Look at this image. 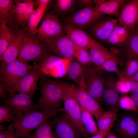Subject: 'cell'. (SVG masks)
I'll return each mask as SVG.
<instances>
[{"instance_id": "obj_32", "label": "cell", "mask_w": 138, "mask_h": 138, "mask_svg": "<svg viewBox=\"0 0 138 138\" xmlns=\"http://www.w3.org/2000/svg\"><path fill=\"white\" fill-rule=\"evenodd\" d=\"M80 108L82 123L87 132L89 136L96 134L99 130L93 115L83 108L81 107Z\"/></svg>"}, {"instance_id": "obj_19", "label": "cell", "mask_w": 138, "mask_h": 138, "mask_svg": "<svg viewBox=\"0 0 138 138\" xmlns=\"http://www.w3.org/2000/svg\"><path fill=\"white\" fill-rule=\"evenodd\" d=\"M65 33L76 47L89 48L94 39L84 30L65 24L63 26Z\"/></svg>"}, {"instance_id": "obj_11", "label": "cell", "mask_w": 138, "mask_h": 138, "mask_svg": "<svg viewBox=\"0 0 138 138\" xmlns=\"http://www.w3.org/2000/svg\"><path fill=\"white\" fill-rule=\"evenodd\" d=\"M63 102L67 117L78 129L85 138H89L82 123L80 107L74 98L64 90Z\"/></svg>"}, {"instance_id": "obj_20", "label": "cell", "mask_w": 138, "mask_h": 138, "mask_svg": "<svg viewBox=\"0 0 138 138\" xmlns=\"http://www.w3.org/2000/svg\"><path fill=\"white\" fill-rule=\"evenodd\" d=\"M117 132L121 138H136L138 136V126L135 120L128 114H125L118 120Z\"/></svg>"}, {"instance_id": "obj_34", "label": "cell", "mask_w": 138, "mask_h": 138, "mask_svg": "<svg viewBox=\"0 0 138 138\" xmlns=\"http://www.w3.org/2000/svg\"><path fill=\"white\" fill-rule=\"evenodd\" d=\"M120 63H121V61L116 57L107 60L100 66L96 67L99 71L102 70L108 72H115L118 75L120 79H121L122 75L117 65Z\"/></svg>"}, {"instance_id": "obj_9", "label": "cell", "mask_w": 138, "mask_h": 138, "mask_svg": "<svg viewBox=\"0 0 138 138\" xmlns=\"http://www.w3.org/2000/svg\"><path fill=\"white\" fill-rule=\"evenodd\" d=\"M91 5L83 8L67 18L65 24L84 30L105 15Z\"/></svg>"}, {"instance_id": "obj_37", "label": "cell", "mask_w": 138, "mask_h": 138, "mask_svg": "<svg viewBox=\"0 0 138 138\" xmlns=\"http://www.w3.org/2000/svg\"><path fill=\"white\" fill-rule=\"evenodd\" d=\"M15 117V115L11 111L7 106L3 105L0 106V124L7 121L10 122L13 121Z\"/></svg>"}, {"instance_id": "obj_44", "label": "cell", "mask_w": 138, "mask_h": 138, "mask_svg": "<svg viewBox=\"0 0 138 138\" xmlns=\"http://www.w3.org/2000/svg\"><path fill=\"white\" fill-rule=\"evenodd\" d=\"M125 79L133 80L138 82V71L132 76Z\"/></svg>"}, {"instance_id": "obj_28", "label": "cell", "mask_w": 138, "mask_h": 138, "mask_svg": "<svg viewBox=\"0 0 138 138\" xmlns=\"http://www.w3.org/2000/svg\"><path fill=\"white\" fill-rule=\"evenodd\" d=\"M17 32L3 23H0V56L16 38Z\"/></svg>"}, {"instance_id": "obj_15", "label": "cell", "mask_w": 138, "mask_h": 138, "mask_svg": "<svg viewBox=\"0 0 138 138\" xmlns=\"http://www.w3.org/2000/svg\"><path fill=\"white\" fill-rule=\"evenodd\" d=\"M53 136L59 138H85L66 114L55 118Z\"/></svg>"}, {"instance_id": "obj_4", "label": "cell", "mask_w": 138, "mask_h": 138, "mask_svg": "<svg viewBox=\"0 0 138 138\" xmlns=\"http://www.w3.org/2000/svg\"><path fill=\"white\" fill-rule=\"evenodd\" d=\"M51 52L47 44L39 41L36 35L26 33L23 39L17 59L28 63L39 62Z\"/></svg>"}, {"instance_id": "obj_48", "label": "cell", "mask_w": 138, "mask_h": 138, "mask_svg": "<svg viewBox=\"0 0 138 138\" xmlns=\"http://www.w3.org/2000/svg\"><path fill=\"white\" fill-rule=\"evenodd\" d=\"M50 138H55V137H53V136H52V137H50Z\"/></svg>"}, {"instance_id": "obj_33", "label": "cell", "mask_w": 138, "mask_h": 138, "mask_svg": "<svg viewBox=\"0 0 138 138\" xmlns=\"http://www.w3.org/2000/svg\"><path fill=\"white\" fill-rule=\"evenodd\" d=\"M77 1L74 0H57L54 1V12L59 16L69 13L73 9Z\"/></svg>"}, {"instance_id": "obj_21", "label": "cell", "mask_w": 138, "mask_h": 138, "mask_svg": "<svg viewBox=\"0 0 138 138\" xmlns=\"http://www.w3.org/2000/svg\"><path fill=\"white\" fill-rule=\"evenodd\" d=\"M52 1L36 0L34 9L30 17L26 34L30 35H36L38 26L42 19L48 7Z\"/></svg>"}, {"instance_id": "obj_22", "label": "cell", "mask_w": 138, "mask_h": 138, "mask_svg": "<svg viewBox=\"0 0 138 138\" xmlns=\"http://www.w3.org/2000/svg\"><path fill=\"white\" fill-rule=\"evenodd\" d=\"M88 67L80 63L73 57L69 65L66 75L67 78L75 82L78 87L85 90V79Z\"/></svg>"}, {"instance_id": "obj_13", "label": "cell", "mask_w": 138, "mask_h": 138, "mask_svg": "<svg viewBox=\"0 0 138 138\" xmlns=\"http://www.w3.org/2000/svg\"><path fill=\"white\" fill-rule=\"evenodd\" d=\"M42 73L36 67L8 90L7 95L18 92L28 94H35L38 89L37 83L43 76Z\"/></svg>"}, {"instance_id": "obj_3", "label": "cell", "mask_w": 138, "mask_h": 138, "mask_svg": "<svg viewBox=\"0 0 138 138\" xmlns=\"http://www.w3.org/2000/svg\"><path fill=\"white\" fill-rule=\"evenodd\" d=\"M0 87L7 95L8 89L36 66L17 59L12 62L1 64Z\"/></svg>"}, {"instance_id": "obj_46", "label": "cell", "mask_w": 138, "mask_h": 138, "mask_svg": "<svg viewBox=\"0 0 138 138\" xmlns=\"http://www.w3.org/2000/svg\"><path fill=\"white\" fill-rule=\"evenodd\" d=\"M8 138H20L15 130Z\"/></svg>"}, {"instance_id": "obj_7", "label": "cell", "mask_w": 138, "mask_h": 138, "mask_svg": "<svg viewBox=\"0 0 138 138\" xmlns=\"http://www.w3.org/2000/svg\"><path fill=\"white\" fill-rule=\"evenodd\" d=\"M63 85L64 90L74 98L80 107L91 113L97 121L104 111L99 103L83 89L63 82Z\"/></svg>"}, {"instance_id": "obj_30", "label": "cell", "mask_w": 138, "mask_h": 138, "mask_svg": "<svg viewBox=\"0 0 138 138\" xmlns=\"http://www.w3.org/2000/svg\"><path fill=\"white\" fill-rule=\"evenodd\" d=\"M119 98L117 92L114 88H110L105 89L102 100L108 110L118 111Z\"/></svg>"}, {"instance_id": "obj_18", "label": "cell", "mask_w": 138, "mask_h": 138, "mask_svg": "<svg viewBox=\"0 0 138 138\" xmlns=\"http://www.w3.org/2000/svg\"><path fill=\"white\" fill-rule=\"evenodd\" d=\"M27 28L19 29L15 39L8 46L0 56L1 64L9 63L17 59L23 39L27 33Z\"/></svg>"}, {"instance_id": "obj_2", "label": "cell", "mask_w": 138, "mask_h": 138, "mask_svg": "<svg viewBox=\"0 0 138 138\" xmlns=\"http://www.w3.org/2000/svg\"><path fill=\"white\" fill-rule=\"evenodd\" d=\"M61 111H36L26 114H19L15 116L11 123L20 138H26L33 130L37 128L50 117H56Z\"/></svg>"}, {"instance_id": "obj_14", "label": "cell", "mask_w": 138, "mask_h": 138, "mask_svg": "<svg viewBox=\"0 0 138 138\" xmlns=\"http://www.w3.org/2000/svg\"><path fill=\"white\" fill-rule=\"evenodd\" d=\"M118 23L131 33L134 31L138 22V0L126 1L122 7Z\"/></svg>"}, {"instance_id": "obj_27", "label": "cell", "mask_w": 138, "mask_h": 138, "mask_svg": "<svg viewBox=\"0 0 138 138\" xmlns=\"http://www.w3.org/2000/svg\"><path fill=\"white\" fill-rule=\"evenodd\" d=\"M15 9L14 0H0V23H5L13 29Z\"/></svg>"}, {"instance_id": "obj_5", "label": "cell", "mask_w": 138, "mask_h": 138, "mask_svg": "<svg viewBox=\"0 0 138 138\" xmlns=\"http://www.w3.org/2000/svg\"><path fill=\"white\" fill-rule=\"evenodd\" d=\"M42 19L36 33L39 41L46 43L64 35L63 26L60 22L59 17L53 11L47 13Z\"/></svg>"}, {"instance_id": "obj_8", "label": "cell", "mask_w": 138, "mask_h": 138, "mask_svg": "<svg viewBox=\"0 0 138 138\" xmlns=\"http://www.w3.org/2000/svg\"><path fill=\"white\" fill-rule=\"evenodd\" d=\"M34 95L22 93H9L3 100L2 103L9 107L15 116L31 112L36 111L33 99Z\"/></svg>"}, {"instance_id": "obj_42", "label": "cell", "mask_w": 138, "mask_h": 138, "mask_svg": "<svg viewBox=\"0 0 138 138\" xmlns=\"http://www.w3.org/2000/svg\"><path fill=\"white\" fill-rule=\"evenodd\" d=\"M77 1V3L80 6L83 7V8L91 5L93 3L92 1L90 0H80Z\"/></svg>"}, {"instance_id": "obj_41", "label": "cell", "mask_w": 138, "mask_h": 138, "mask_svg": "<svg viewBox=\"0 0 138 138\" xmlns=\"http://www.w3.org/2000/svg\"><path fill=\"white\" fill-rule=\"evenodd\" d=\"M130 97L132 104L138 111V93H132Z\"/></svg>"}, {"instance_id": "obj_49", "label": "cell", "mask_w": 138, "mask_h": 138, "mask_svg": "<svg viewBox=\"0 0 138 138\" xmlns=\"http://www.w3.org/2000/svg\"><path fill=\"white\" fill-rule=\"evenodd\" d=\"M137 26L138 27V22L137 24Z\"/></svg>"}, {"instance_id": "obj_40", "label": "cell", "mask_w": 138, "mask_h": 138, "mask_svg": "<svg viewBox=\"0 0 138 138\" xmlns=\"http://www.w3.org/2000/svg\"><path fill=\"white\" fill-rule=\"evenodd\" d=\"M127 80L129 85L130 92L138 93V82L133 80Z\"/></svg>"}, {"instance_id": "obj_16", "label": "cell", "mask_w": 138, "mask_h": 138, "mask_svg": "<svg viewBox=\"0 0 138 138\" xmlns=\"http://www.w3.org/2000/svg\"><path fill=\"white\" fill-rule=\"evenodd\" d=\"M46 43L55 55L66 58H73L77 47L66 35L60 37Z\"/></svg>"}, {"instance_id": "obj_26", "label": "cell", "mask_w": 138, "mask_h": 138, "mask_svg": "<svg viewBox=\"0 0 138 138\" xmlns=\"http://www.w3.org/2000/svg\"><path fill=\"white\" fill-rule=\"evenodd\" d=\"M122 53L126 60L138 61V27L136 26L126 43L122 47Z\"/></svg>"}, {"instance_id": "obj_23", "label": "cell", "mask_w": 138, "mask_h": 138, "mask_svg": "<svg viewBox=\"0 0 138 138\" xmlns=\"http://www.w3.org/2000/svg\"><path fill=\"white\" fill-rule=\"evenodd\" d=\"M89 49L90 61L96 67L110 58L116 57L94 39Z\"/></svg>"}, {"instance_id": "obj_43", "label": "cell", "mask_w": 138, "mask_h": 138, "mask_svg": "<svg viewBox=\"0 0 138 138\" xmlns=\"http://www.w3.org/2000/svg\"><path fill=\"white\" fill-rule=\"evenodd\" d=\"M110 131L102 132L98 131L97 133L89 138H105Z\"/></svg>"}, {"instance_id": "obj_29", "label": "cell", "mask_w": 138, "mask_h": 138, "mask_svg": "<svg viewBox=\"0 0 138 138\" xmlns=\"http://www.w3.org/2000/svg\"><path fill=\"white\" fill-rule=\"evenodd\" d=\"M118 111L108 110L104 111L97 122L99 131L104 132L110 130L117 117Z\"/></svg>"}, {"instance_id": "obj_31", "label": "cell", "mask_w": 138, "mask_h": 138, "mask_svg": "<svg viewBox=\"0 0 138 138\" xmlns=\"http://www.w3.org/2000/svg\"><path fill=\"white\" fill-rule=\"evenodd\" d=\"M56 117H54L52 120L48 119L37 128L34 133L28 134L26 138H50L53 136L52 129Z\"/></svg>"}, {"instance_id": "obj_10", "label": "cell", "mask_w": 138, "mask_h": 138, "mask_svg": "<svg viewBox=\"0 0 138 138\" xmlns=\"http://www.w3.org/2000/svg\"><path fill=\"white\" fill-rule=\"evenodd\" d=\"M96 67H88L85 81V91L99 103L102 100L105 79Z\"/></svg>"}, {"instance_id": "obj_47", "label": "cell", "mask_w": 138, "mask_h": 138, "mask_svg": "<svg viewBox=\"0 0 138 138\" xmlns=\"http://www.w3.org/2000/svg\"><path fill=\"white\" fill-rule=\"evenodd\" d=\"M136 122H137V125L138 126V118H137V120H136Z\"/></svg>"}, {"instance_id": "obj_45", "label": "cell", "mask_w": 138, "mask_h": 138, "mask_svg": "<svg viewBox=\"0 0 138 138\" xmlns=\"http://www.w3.org/2000/svg\"><path fill=\"white\" fill-rule=\"evenodd\" d=\"M106 138H118L110 130L107 134Z\"/></svg>"}, {"instance_id": "obj_6", "label": "cell", "mask_w": 138, "mask_h": 138, "mask_svg": "<svg viewBox=\"0 0 138 138\" xmlns=\"http://www.w3.org/2000/svg\"><path fill=\"white\" fill-rule=\"evenodd\" d=\"M72 59L60 57L50 53L34 65L44 76L61 77L66 75Z\"/></svg>"}, {"instance_id": "obj_36", "label": "cell", "mask_w": 138, "mask_h": 138, "mask_svg": "<svg viewBox=\"0 0 138 138\" xmlns=\"http://www.w3.org/2000/svg\"><path fill=\"white\" fill-rule=\"evenodd\" d=\"M138 71V61L134 59L126 60L125 70L121 73L122 79H126L133 76Z\"/></svg>"}, {"instance_id": "obj_35", "label": "cell", "mask_w": 138, "mask_h": 138, "mask_svg": "<svg viewBox=\"0 0 138 138\" xmlns=\"http://www.w3.org/2000/svg\"><path fill=\"white\" fill-rule=\"evenodd\" d=\"M82 64L88 66L91 64L88 48L77 47L73 57Z\"/></svg>"}, {"instance_id": "obj_39", "label": "cell", "mask_w": 138, "mask_h": 138, "mask_svg": "<svg viewBox=\"0 0 138 138\" xmlns=\"http://www.w3.org/2000/svg\"><path fill=\"white\" fill-rule=\"evenodd\" d=\"M115 88L117 92L122 94H126L130 92L128 81L124 79H120L117 81L115 85Z\"/></svg>"}, {"instance_id": "obj_25", "label": "cell", "mask_w": 138, "mask_h": 138, "mask_svg": "<svg viewBox=\"0 0 138 138\" xmlns=\"http://www.w3.org/2000/svg\"><path fill=\"white\" fill-rule=\"evenodd\" d=\"M131 33L119 23L114 27L106 42L108 44L121 47L127 42Z\"/></svg>"}, {"instance_id": "obj_17", "label": "cell", "mask_w": 138, "mask_h": 138, "mask_svg": "<svg viewBox=\"0 0 138 138\" xmlns=\"http://www.w3.org/2000/svg\"><path fill=\"white\" fill-rule=\"evenodd\" d=\"M118 20L111 17H103L90 27L89 32L95 40L106 42Z\"/></svg>"}, {"instance_id": "obj_24", "label": "cell", "mask_w": 138, "mask_h": 138, "mask_svg": "<svg viewBox=\"0 0 138 138\" xmlns=\"http://www.w3.org/2000/svg\"><path fill=\"white\" fill-rule=\"evenodd\" d=\"M126 0H94L93 3L95 4V7L99 11L105 14L114 16L117 19L120 15V9Z\"/></svg>"}, {"instance_id": "obj_38", "label": "cell", "mask_w": 138, "mask_h": 138, "mask_svg": "<svg viewBox=\"0 0 138 138\" xmlns=\"http://www.w3.org/2000/svg\"><path fill=\"white\" fill-rule=\"evenodd\" d=\"M119 105L121 108L125 110L136 111V108L131 103L130 96H124L120 98Z\"/></svg>"}, {"instance_id": "obj_12", "label": "cell", "mask_w": 138, "mask_h": 138, "mask_svg": "<svg viewBox=\"0 0 138 138\" xmlns=\"http://www.w3.org/2000/svg\"><path fill=\"white\" fill-rule=\"evenodd\" d=\"M15 9L13 29L17 32L20 29L27 28L30 16L34 10L35 1L32 0H14Z\"/></svg>"}, {"instance_id": "obj_1", "label": "cell", "mask_w": 138, "mask_h": 138, "mask_svg": "<svg viewBox=\"0 0 138 138\" xmlns=\"http://www.w3.org/2000/svg\"><path fill=\"white\" fill-rule=\"evenodd\" d=\"M39 80L41 96L36 103V111H62L60 107L64 92L63 82L45 76Z\"/></svg>"}]
</instances>
